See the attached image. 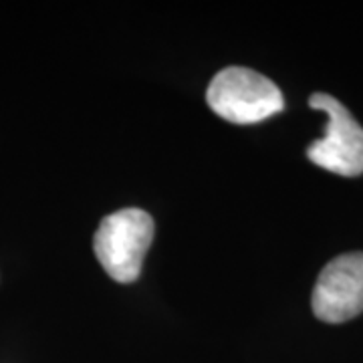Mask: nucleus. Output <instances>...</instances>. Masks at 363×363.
<instances>
[{
  "label": "nucleus",
  "instance_id": "2",
  "mask_svg": "<svg viewBox=\"0 0 363 363\" xmlns=\"http://www.w3.org/2000/svg\"><path fill=\"white\" fill-rule=\"evenodd\" d=\"M210 109L230 123H259L285 109V97L271 79L247 67H226L206 91Z\"/></svg>",
  "mask_w": 363,
  "mask_h": 363
},
{
  "label": "nucleus",
  "instance_id": "4",
  "mask_svg": "<svg viewBox=\"0 0 363 363\" xmlns=\"http://www.w3.org/2000/svg\"><path fill=\"white\" fill-rule=\"evenodd\" d=\"M313 313L325 323H343L363 313V252H347L325 267L313 289Z\"/></svg>",
  "mask_w": 363,
  "mask_h": 363
},
{
  "label": "nucleus",
  "instance_id": "3",
  "mask_svg": "<svg viewBox=\"0 0 363 363\" xmlns=\"http://www.w3.org/2000/svg\"><path fill=\"white\" fill-rule=\"evenodd\" d=\"M309 105L327 113V125L321 140L307 147V157L315 166L339 176L363 174V128L335 97L313 93Z\"/></svg>",
  "mask_w": 363,
  "mask_h": 363
},
{
  "label": "nucleus",
  "instance_id": "1",
  "mask_svg": "<svg viewBox=\"0 0 363 363\" xmlns=\"http://www.w3.org/2000/svg\"><path fill=\"white\" fill-rule=\"evenodd\" d=\"M154 218L140 208H123L105 216L93 238L104 271L117 283H133L154 242Z\"/></svg>",
  "mask_w": 363,
  "mask_h": 363
}]
</instances>
